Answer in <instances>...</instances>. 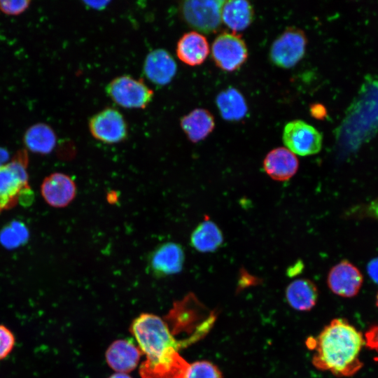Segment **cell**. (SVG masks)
Listing matches in <instances>:
<instances>
[{
  "mask_svg": "<svg viewBox=\"0 0 378 378\" xmlns=\"http://www.w3.org/2000/svg\"><path fill=\"white\" fill-rule=\"evenodd\" d=\"M307 42L302 30L288 27L272 43L270 50V60L276 66L291 68L303 57Z\"/></svg>",
  "mask_w": 378,
  "mask_h": 378,
  "instance_id": "obj_6",
  "label": "cell"
},
{
  "mask_svg": "<svg viewBox=\"0 0 378 378\" xmlns=\"http://www.w3.org/2000/svg\"><path fill=\"white\" fill-rule=\"evenodd\" d=\"M306 344L315 351L313 365L335 376H352L363 365L360 354L365 339L360 331L344 319L332 320L316 337H309Z\"/></svg>",
  "mask_w": 378,
  "mask_h": 378,
  "instance_id": "obj_2",
  "label": "cell"
},
{
  "mask_svg": "<svg viewBox=\"0 0 378 378\" xmlns=\"http://www.w3.org/2000/svg\"><path fill=\"white\" fill-rule=\"evenodd\" d=\"M310 113L314 118L322 119L326 116V111L323 105L315 104L310 107Z\"/></svg>",
  "mask_w": 378,
  "mask_h": 378,
  "instance_id": "obj_29",
  "label": "cell"
},
{
  "mask_svg": "<svg viewBox=\"0 0 378 378\" xmlns=\"http://www.w3.org/2000/svg\"><path fill=\"white\" fill-rule=\"evenodd\" d=\"M108 378H132L130 376L127 374L126 373H119L116 372L113 374H112Z\"/></svg>",
  "mask_w": 378,
  "mask_h": 378,
  "instance_id": "obj_33",
  "label": "cell"
},
{
  "mask_svg": "<svg viewBox=\"0 0 378 378\" xmlns=\"http://www.w3.org/2000/svg\"><path fill=\"white\" fill-rule=\"evenodd\" d=\"M367 272L370 279L378 284V257L372 259L368 262Z\"/></svg>",
  "mask_w": 378,
  "mask_h": 378,
  "instance_id": "obj_28",
  "label": "cell"
},
{
  "mask_svg": "<svg viewBox=\"0 0 378 378\" xmlns=\"http://www.w3.org/2000/svg\"><path fill=\"white\" fill-rule=\"evenodd\" d=\"M211 56L218 67L232 72L244 64L248 57V49L241 36L225 31L218 35L214 41Z\"/></svg>",
  "mask_w": 378,
  "mask_h": 378,
  "instance_id": "obj_7",
  "label": "cell"
},
{
  "mask_svg": "<svg viewBox=\"0 0 378 378\" xmlns=\"http://www.w3.org/2000/svg\"><path fill=\"white\" fill-rule=\"evenodd\" d=\"M365 335V344L378 351V325L371 327Z\"/></svg>",
  "mask_w": 378,
  "mask_h": 378,
  "instance_id": "obj_27",
  "label": "cell"
},
{
  "mask_svg": "<svg viewBox=\"0 0 378 378\" xmlns=\"http://www.w3.org/2000/svg\"><path fill=\"white\" fill-rule=\"evenodd\" d=\"M318 296L315 284L307 279L294 280L286 289V298L288 304L298 311L312 309L317 302Z\"/></svg>",
  "mask_w": 378,
  "mask_h": 378,
  "instance_id": "obj_18",
  "label": "cell"
},
{
  "mask_svg": "<svg viewBox=\"0 0 378 378\" xmlns=\"http://www.w3.org/2000/svg\"><path fill=\"white\" fill-rule=\"evenodd\" d=\"M10 155L8 151L0 146V167L8 163L9 160Z\"/></svg>",
  "mask_w": 378,
  "mask_h": 378,
  "instance_id": "obj_32",
  "label": "cell"
},
{
  "mask_svg": "<svg viewBox=\"0 0 378 378\" xmlns=\"http://www.w3.org/2000/svg\"><path fill=\"white\" fill-rule=\"evenodd\" d=\"M376 304H377V306L378 307V294H377V295Z\"/></svg>",
  "mask_w": 378,
  "mask_h": 378,
  "instance_id": "obj_34",
  "label": "cell"
},
{
  "mask_svg": "<svg viewBox=\"0 0 378 378\" xmlns=\"http://www.w3.org/2000/svg\"><path fill=\"white\" fill-rule=\"evenodd\" d=\"M185 261L183 246L176 242L160 244L148 255V269L155 278H162L181 272Z\"/></svg>",
  "mask_w": 378,
  "mask_h": 378,
  "instance_id": "obj_10",
  "label": "cell"
},
{
  "mask_svg": "<svg viewBox=\"0 0 378 378\" xmlns=\"http://www.w3.org/2000/svg\"><path fill=\"white\" fill-rule=\"evenodd\" d=\"M86 6L96 10H102L110 3L108 1H85Z\"/></svg>",
  "mask_w": 378,
  "mask_h": 378,
  "instance_id": "obj_30",
  "label": "cell"
},
{
  "mask_svg": "<svg viewBox=\"0 0 378 378\" xmlns=\"http://www.w3.org/2000/svg\"><path fill=\"white\" fill-rule=\"evenodd\" d=\"M299 161L286 148L278 147L270 150L263 160L265 173L273 180L286 181L297 172Z\"/></svg>",
  "mask_w": 378,
  "mask_h": 378,
  "instance_id": "obj_14",
  "label": "cell"
},
{
  "mask_svg": "<svg viewBox=\"0 0 378 378\" xmlns=\"http://www.w3.org/2000/svg\"><path fill=\"white\" fill-rule=\"evenodd\" d=\"M188 306L176 302L164 318L143 313L132 321L130 331L146 355L140 365L141 378H186L188 363L179 351L194 341L177 335L194 328L196 314Z\"/></svg>",
  "mask_w": 378,
  "mask_h": 378,
  "instance_id": "obj_1",
  "label": "cell"
},
{
  "mask_svg": "<svg viewBox=\"0 0 378 378\" xmlns=\"http://www.w3.org/2000/svg\"><path fill=\"white\" fill-rule=\"evenodd\" d=\"M29 1H0V10L8 15H18L29 6Z\"/></svg>",
  "mask_w": 378,
  "mask_h": 378,
  "instance_id": "obj_26",
  "label": "cell"
},
{
  "mask_svg": "<svg viewBox=\"0 0 378 378\" xmlns=\"http://www.w3.org/2000/svg\"><path fill=\"white\" fill-rule=\"evenodd\" d=\"M144 74L156 85L169 84L177 71V64L172 55L166 50L158 48L150 51L143 65Z\"/></svg>",
  "mask_w": 378,
  "mask_h": 378,
  "instance_id": "obj_13",
  "label": "cell"
},
{
  "mask_svg": "<svg viewBox=\"0 0 378 378\" xmlns=\"http://www.w3.org/2000/svg\"><path fill=\"white\" fill-rule=\"evenodd\" d=\"M178 58L185 64L195 66L202 64L209 54L206 37L196 31L183 34L176 47Z\"/></svg>",
  "mask_w": 378,
  "mask_h": 378,
  "instance_id": "obj_16",
  "label": "cell"
},
{
  "mask_svg": "<svg viewBox=\"0 0 378 378\" xmlns=\"http://www.w3.org/2000/svg\"><path fill=\"white\" fill-rule=\"evenodd\" d=\"M218 368L207 360L195 361L190 364L186 378H222Z\"/></svg>",
  "mask_w": 378,
  "mask_h": 378,
  "instance_id": "obj_24",
  "label": "cell"
},
{
  "mask_svg": "<svg viewBox=\"0 0 378 378\" xmlns=\"http://www.w3.org/2000/svg\"><path fill=\"white\" fill-rule=\"evenodd\" d=\"M224 1H184L180 4L181 16L186 24L198 31L211 34L220 27Z\"/></svg>",
  "mask_w": 378,
  "mask_h": 378,
  "instance_id": "obj_5",
  "label": "cell"
},
{
  "mask_svg": "<svg viewBox=\"0 0 378 378\" xmlns=\"http://www.w3.org/2000/svg\"><path fill=\"white\" fill-rule=\"evenodd\" d=\"M253 18L254 10L248 1H224L221 9V20L232 31L244 30L251 24Z\"/></svg>",
  "mask_w": 378,
  "mask_h": 378,
  "instance_id": "obj_20",
  "label": "cell"
},
{
  "mask_svg": "<svg viewBox=\"0 0 378 378\" xmlns=\"http://www.w3.org/2000/svg\"><path fill=\"white\" fill-rule=\"evenodd\" d=\"M368 209V212L378 219V197L370 204Z\"/></svg>",
  "mask_w": 378,
  "mask_h": 378,
  "instance_id": "obj_31",
  "label": "cell"
},
{
  "mask_svg": "<svg viewBox=\"0 0 378 378\" xmlns=\"http://www.w3.org/2000/svg\"><path fill=\"white\" fill-rule=\"evenodd\" d=\"M27 164V153L20 150L10 162L0 167V214L15 206L22 195L31 190Z\"/></svg>",
  "mask_w": 378,
  "mask_h": 378,
  "instance_id": "obj_3",
  "label": "cell"
},
{
  "mask_svg": "<svg viewBox=\"0 0 378 378\" xmlns=\"http://www.w3.org/2000/svg\"><path fill=\"white\" fill-rule=\"evenodd\" d=\"M24 141L31 152L48 154L55 148L56 136L52 129L46 124L32 125L26 132Z\"/></svg>",
  "mask_w": 378,
  "mask_h": 378,
  "instance_id": "obj_22",
  "label": "cell"
},
{
  "mask_svg": "<svg viewBox=\"0 0 378 378\" xmlns=\"http://www.w3.org/2000/svg\"><path fill=\"white\" fill-rule=\"evenodd\" d=\"M41 192L43 198L50 206L63 208L69 205L76 195L74 181L63 173H53L42 182Z\"/></svg>",
  "mask_w": 378,
  "mask_h": 378,
  "instance_id": "obj_12",
  "label": "cell"
},
{
  "mask_svg": "<svg viewBox=\"0 0 378 378\" xmlns=\"http://www.w3.org/2000/svg\"><path fill=\"white\" fill-rule=\"evenodd\" d=\"M223 235L219 227L209 218H205L190 234V244L197 251L211 253L223 243Z\"/></svg>",
  "mask_w": 378,
  "mask_h": 378,
  "instance_id": "obj_19",
  "label": "cell"
},
{
  "mask_svg": "<svg viewBox=\"0 0 378 378\" xmlns=\"http://www.w3.org/2000/svg\"><path fill=\"white\" fill-rule=\"evenodd\" d=\"M363 281L360 270L347 260H343L334 265L329 271L327 278L330 290L344 298L356 295Z\"/></svg>",
  "mask_w": 378,
  "mask_h": 378,
  "instance_id": "obj_11",
  "label": "cell"
},
{
  "mask_svg": "<svg viewBox=\"0 0 378 378\" xmlns=\"http://www.w3.org/2000/svg\"><path fill=\"white\" fill-rule=\"evenodd\" d=\"M88 125L91 135L104 144H118L128 136L127 122L122 114L114 108L107 107L94 114Z\"/></svg>",
  "mask_w": 378,
  "mask_h": 378,
  "instance_id": "obj_8",
  "label": "cell"
},
{
  "mask_svg": "<svg viewBox=\"0 0 378 378\" xmlns=\"http://www.w3.org/2000/svg\"><path fill=\"white\" fill-rule=\"evenodd\" d=\"M180 125L188 139L197 143L212 132L215 121L208 110L198 108L183 115L180 120Z\"/></svg>",
  "mask_w": 378,
  "mask_h": 378,
  "instance_id": "obj_17",
  "label": "cell"
},
{
  "mask_svg": "<svg viewBox=\"0 0 378 378\" xmlns=\"http://www.w3.org/2000/svg\"><path fill=\"white\" fill-rule=\"evenodd\" d=\"M282 139L286 148L300 156L316 154L322 148L321 134L301 120L288 122L284 128Z\"/></svg>",
  "mask_w": 378,
  "mask_h": 378,
  "instance_id": "obj_9",
  "label": "cell"
},
{
  "mask_svg": "<svg viewBox=\"0 0 378 378\" xmlns=\"http://www.w3.org/2000/svg\"><path fill=\"white\" fill-rule=\"evenodd\" d=\"M29 237L27 227L21 221L13 220L0 230V243L6 248L13 249L24 245Z\"/></svg>",
  "mask_w": 378,
  "mask_h": 378,
  "instance_id": "obj_23",
  "label": "cell"
},
{
  "mask_svg": "<svg viewBox=\"0 0 378 378\" xmlns=\"http://www.w3.org/2000/svg\"><path fill=\"white\" fill-rule=\"evenodd\" d=\"M13 333L7 327L0 325V360L6 358L15 345Z\"/></svg>",
  "mask_w": 378,
  "mask_h": 378,
  "instance_id": "obj_25",
  "label": "cell"
},
{
  "mask_svg": "<svg viewBox=\"0 0 378 378\" xmlns=\"http://www.w3.org/2000/svg\"><path fill=\"white\" fill-rule=\"evenodd\" d=\"M105 90L113 102L126 108H145L154 96L153 91L141 79L129 75L115 78Z\"/></svg>",
  "mask_w": 378,
  "mask_h": 378,
  "instance_id": "obj_4",
  "label": "cell"
},
{
  "mask_svg": "<svg viewBox=\"0 0 378 378\" xmlns=\"http://www.w3.org/2000/svg\"><path fill=\"white\" fill-rule=\"evenodd\" d=\"M141 354L139 346L130 340H118L107 349L106 360L116 372L127 374L136 368Z\"/></svg>",
  "mask_w": 378,
  "mask_h": 378,
  "instance_id": "obj_15",
  "label": "cell"
},
{
  "mask_svg": "<svg viewBox=\"0 0 378 378\" xmlns=\"http://www.w3.org/2000/svg\"><path fill=\"white\" fill-rule=\"evenodd\" d=\"M216 103L222 118L226 120L237 121L246 115V100L235 88H229L220 92L216 97Z\"/></svg>",
  "mask_w": 378,
  "mask_h": 378,
  "instance_id": "obj_21",
  "label": "cell"
}]
</instances>
